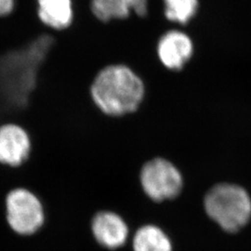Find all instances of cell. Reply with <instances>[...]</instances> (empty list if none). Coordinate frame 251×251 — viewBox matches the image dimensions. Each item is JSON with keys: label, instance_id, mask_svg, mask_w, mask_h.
I'll use <instances>...</instances> for the list:
<instances>
[{"label": "cell", "instance_id": "7", "mask_svg": "<svg viewBox=\"0 0 251 251\" xmlns=\"http://www.w3.org/2000/svg\"><path fill=\"white\" fill-rule=\"evenodd\" d=\"M193 53V44L185 34L171 31L162 36L158 44V55L163 64L173 70L180 69Z\"/></svg>", "mask_w": 251, "mask_h": 251}, {"label": "cell", "instance_id": "5", "mask_svg": "<svg viewBox=\"0 0 251 251\" xmlns=\"http://www.w3.org/2000/svg\"><path fill=\"white\" fill-rule=\"evenodd\" d=\"M33 151L31 136L16 123L0 125V164L17 168L30 158Z\"/></svg>", "mask_w": 251, "mask_h": 251}, {"label": "cell", "instance_id": "8", "mask_svg": "<svg viewBox=\"0 0 251 251\" xmlns=\"http://www.w3.org/2000/svg\"><path fill=\"white\" fill-rule=\"evenodd\" d=\"M36 15L48 29L63 32L72 26L75 12L72 0H36Z\"/></svg>", "mask_w": 251, "mask_h": 251}, {"label": "cell", "instance_id": "10", "mask_svg": "<svg viewBox=\"0 0 251 251\" xmlns=\"http://www.w3.org/2000/svg\"><path fill=\"white\" fill-rule=\"evenodd\" d=\"M133 249L134 251H172V245L160 228L145 225L135 234Z\"/></svg>", "mask_w": 251, "mask_h": 251}, {"label": "cell", "instance_id": "2", "mask_svg": "<svg viewBox=\"0 0 251 251\" xmlns=\"http://www.w3.org/2000/svg\"><path fill=\"white\" fill-rule=\"evenodd\" d=\"M204 206L206 214L228 233L239 231L251 220V197L235 184L221 183L210 189Z\"/></svg>", "mask_w": 251, "mask_h": 251}, {"label": "cell", "instance_id": "3", "mask_svg": "<svg viewBox=\"0 0 251 251\" xmlns=\"http://www.w3.org/2000/svg\"><path fill=\"white\" fill-rule=\"evenodd\" d=\"M6 208L9 225L19 234H33L44 224L45 215L41 202L26 189L10 191L6 199Z\"/></svg>", "mask_w": 251, "mask_h": 251}, {"label": "cell", "instance_id": "9", "mask_svg": "<svg viewBox=\"0 0 251 251\" xmlns=\"http://www.w3.org/2000/svg\"><path fill=\"white\" fill-rule=\"evenodd\" d=\"M148 0H91L90 10L101 22L126 18L131 10L143 17L147 13Z\"/></svg>", "mask_w": 251, "mask_h": 251}, {"label": "cell", "instance_id": "4", "mask_svg": "<svg viewBox=\"0 0 251 251\" xmlns=\"http://www.w3.org/2000/svg\"><path fill=\"white\" fill-rule=\"evenodd\" d=\"M141 182L145 194L156 202L176 198L182 187L179 171L163 158L152 159L144 165Z\"/></svg>", "mask_w": 251, "mask_h": 251}, {"label": "cell", "instance_id": "12", "mask_svg": "<svg viewBox=\"0 0 251 251\" xmlns=\"http://www.w3.org/2000/svg\"><path fill=\"white\" fill-rule=\"evenodd\" d=\"M16 0H0V18L9 16L15 9Z\"/></svg>", "mask_w": 251, "mask_h": 251}, {"label": "cell", "instance_id": "6", "mask_svg": "<svg viewBox=\"0 0 251 251\" xmlns=\"http://www.w3.org/2000/svg\"><path fill=\"white\" fill-rule=\"evenodd\" d=\"M92 233L97 242L109 250H116L125 244L128 229L123 219L110 211L97 213L91 224Z\"/></svg>", "mask_w": 251, "mask_h": 251}, {"label": "cell", "instance_id": "1", "mask_svg": "<svg viewBox=\"0 0 251 251\" xmlns=\"http://www.w3.org/2000/svg\"><path fill=\"white\" fill-rule=\"evenodd\" d=\"M144 94L143 81L125 65L104 67L90 86L93 102L108 116H122L134 112Z\"/></svg>", "mask_w": 251, "mask_h": 251}, {"label": "cell", "instance_id": "11", "mask_svg": "<svg viewBox=\"0 0 251 251\" xmlns=\"http://www.w3.org/2000/svg\"><path fill=\"white\" fill-rule=\"evenodd\" d=\"M165 13L169 20L186 24L198 9V0H164Z\"/></svg>", "mask_w": 251, "mask_h": 251}]
</instances>
